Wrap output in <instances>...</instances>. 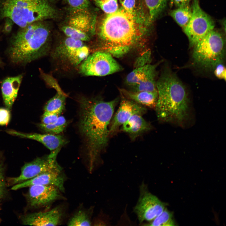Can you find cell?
<instances>
[{
	"mask_svg": "<svg viewBox=\"0 0 226 226\" xmlns=\"http://www.w3.org/2000/svg\"><path fill=\"white\" fill-rule=\"evenodd\" d=\"M136 0H119L122 8L125 11L137 17L136 10Z\"/></svg>",
	"mask_w": 226,
	"mask_h": 226,
	"instance_id": "d6a6232c",
	"label": "cell"
},
{
	"mask_svg": "<svg viewBox=\"0 0 226 226\" xmlns=\"http://www.w3.org/2000/svg\"><path fill=\"white\" fill-rule=\"evenodd\" d=\"M191 8V19L183 29L188 38L190 46L193 47L214 29L215 23L211 17L201 8L198 0H193Z\"/></svg>",
	"mask_w": 226,
	"mask_h": 226,
	"instance_id": "ba28073f",
	"label": "cell"
},
{
	"mask_svg": "<svg viewBox=\"0 0 226 226\" xmlns=\"http://www.w3.org/2000/svg\"><path fill=\"white\" fill-rule=\"evenodd\" d=\"M62 211L58 207L46 212L31 213L23 216L22 223L31 226H57L60 224L62 217Z\"/></svg>",
	"mask_w": 226,
	"mask_h": 226,
	"instance_id": "9a60e30c",
	"label": "cell"
},
{
	"mask_svg": "<svg viewBox=\"0 0 226 226\" xmlns=\"http://www.w3.org/2000/svg\"><path fill=\"white\" fill-rule=\"evenodd\" d=\"M29 187L28 199L30 205L33 207L46 206L62 197L61 191L54 186L36 185Z\"/></svg>",
	"mask_w": 226,
	"mask_h": 226,
	"instance_id": "7c38bea8",
	"label": "cell"
},
{
	"mask_svg": "<svg viewBox=\"0 0 226 226\" xmlns=\"http://www.w3.org/2000/svg\"><path fill=\"white\" fill-rule=\"evenodd\" d=\"M175 5L178 8L189 4L191 0H172Z\"/></svg>",
	"mask_w": 226,
	"mask_h": 226,
	"instance_id": "f35d334b",
	"label": "cell"
},
{
	"mask_svg": "<svg viewBox=\"0 0 226 226\" xmlns=\"http://www.w3.org/2000/svg\"><path fill=\"white\" fill-rule=\"evenodd\" d=\"M95 19L88 9L72 11L68 25L90 36L94 32Z\"/></svg>",
	"mask_w": 226,
	"mask_h": 226,
	"instance_id": "e0dca14e",
	"label": "cell"
},
{
	"mask_svg": "<svg viewBox=\"0 0 226 226\" xmlns=\"http://www.w3.org/2000/svg\"><path fill=\"white\" fill-rule=\"evenodd\" d=\"M79 101V128L86 144L89 169L91 172L107 145L108 126L118 100L106 101L83 97Z\"/></svg>",
	"mask_w": 226,
	"mask_h": 226,
	"instance_id": "6da1fadb",
	"label": "cell"
},
{
	"mask_svg": "<svg viewBox=\"0 0 226 226\" xmlns=\"http://www.w3.org/2000/svg\"><path fill=\"white\" fill-rule=\"evenodd\" d=\"M146 226H173L175 223L173 218L172 213L165 208L163 212L150 222L144 223Z\"/></svg>",
	"mask_w": 226,
	"mask_h": 226,
	"instance_id": "d4e9b609",
	"label": "cell"
},
{
	"mask_svg": "<svg viewBox=\"0 0 226 226\" xmlns=\"http://www.w3.org/2000/svg\"><path fill=\"white\" fill-rule=\"evenodd\" d=\"M44 80L56 90L55 95L46 103L44 107L45 111L56 113L60 115L65 108L67 95L64 92L57 82L46 74L43 76Z\"/></svg>",
	"mask_w": 226,
	"mask_h": 226,
	"instance_id": "d6986e66",
	"label": "cell"
},
{
	"mask_svg": "<svg viewBox=\"0 0 226 226\" xmlns=\"http://www.w3.org/2000/svg\"><path fill=\"white\" fill-rule=\"evenodd\" d=\"M158 98L155 108L159 121L181 125L188 118L189 102L185 86L169 69L156 82Z\"/></svg>",
	"mask_w": 226,
	"mask_h": 226,
	"instance_id": "3957f363",
	"label": "cell"
},
{
	"mask_svg": "<svg viewBox=\"0 0 226 226\" xmlns=\"http://www.w3.org/2000/svg\"><path fill=\"white\" fill-rule=\"evenodd\" d=\"M139 19L121 7L116 12L106 14L98 32L101 50L113 57L120 58L131 52L144 48L146 31Z\"/></svg>",
	"mask_w": 226,
	"mask_h": 226,
	"instance_id": "7a4b0ae2",
	"label": "cell"
},
{
	"mask_svg": "<svg viewBox=\"0 0 226 226\" xmlns=\"http://www.w3.org/2000/svg\"><path fill=\"white\" fill-rule=\"evenodd\" d=\"M147 111L143 106L128 99L123 96L118 110L114 115L109 128V135L115 133L132 116L143 115Z\"/></svg>",
	"mask_w": 226,
	"mask_h": 226,
	"instance_id": "4fadbf2b",
	"label": "cell"
},
{
	"mask_svg": "<svg viewBox=\"0 0 226 226\" xmlns=\"http://www.w3.org/2000/svg\"><path fill=\"white\" fill-rule=\"evenodd\" d=\"M23 78L22 75L5 78L1 84L3 100L6 108L10 110L16 99Z\"/></svg>",
	"mask_w": 226,
	"mask_h": 226,
	"instance_id": "ac0fdd59",
	"label": "cell"
},
{
	"mask_svg": "<svg viewBox=\"0 0 226 226\" xmlns=\"http://www.w3.org/2000/svg\"><path fill=\"white\" fill-rule=\"evenodd\" d=\"M193 47V62L202 67L213 70L217 64L223 62L225 40L217 30L210 31Z\"/></svg>",
	"mask_w": 226,
	"mask_h": 226,
	"instance_id": "8992f818",
	"label": "cell"
},
{
	"mask_svg": "<svg viewBox=\"0 0 226 226\" xmlns=\"http://www.w3.org/2000/svg\"><path fill=\"white\" fill-rule=\"evenodd\" d=\"M92 222L89 217L85 212L80 210L70 218L67 223L68 226H90Z\"/></svg>",
	"mask_w": 226,
	"mask_h": 226,
	"instance_id": "4316f807",
	"label": "cell"
},
{
	"mask_svg": "<svg viewBox=\"0 0 226 226\" xmlns=\"http://www.w3.org/2000/svg\"><path fill=\"white\" fill-rule=\"evenodd\" d=\"M132 87L133 89L131 91H133L157 92L155 77L146 79Z\"/></svg>",
	"mask_w": 226,
	"mask_h": 226,
	"instance_id": "f1b7e54d",
	"label": "cell"
},
{
	"mask_svg": "<svg viewBox=\"0 0 226 226\" xmlns=\"http://www.w3.org/2000/svg\"><path fill=\"white\" fill-rule=\"evenodd\" d=\"M119 91L122 95L125 98L143 106L155 108L157 104L158 98L157 92H135L124 89H120Z\"/></svg>",
	"mask_w": 226,
	"mask_h": 226,
	"instance_id": "44dd1931",
	"label": "cell"
},
{
	"mask_svg": "<svg viewBox=\"0 0 226 226\" xmlns=\"http://www.w3.org/2000/svg\"><path fill=\"white\" fill-rule=\"evenodd\" d=\"M6 132L12 135L37 141L51 151L61 148L67 143V140L63 136L53 134L26 133L11 130H8Z\"/></svg>",
	"mask_w": 226,
	"mask_h": 226,
	"instance_id": "2e32d148",
	"label": "cell"
},
{
	"mask_svg": "<svg viewBox=\"0 0 226 226\" xmlns=\"http://www.w3.org/2000/svg\"><path fill=\"white\" fill-rule=\"evenodd\" d=\"M165 208L164 204L150 192L147 185L143 182L139 187V196L133 212L140 224L151 222Z\"/></svg>",
	"mask_w": 226,
	"mask_h": 226,
	"instance_id": "9c48e42d",
	"label": "cell"
},
{
	"mask_svg": "<svg viewBox=\"0 0 226 226\" xmlns=\"http://www.w3.org/2000/svg\"><path fill=\"white\" fill-rule=\"evenodd\" d=\"M62 30L67 37L83 41H87L90 39L89 34L68 25L63 27Z\"/></svg>",
	"mask_w": 226,
	"mask_h": 226,
	"instance_id": "83f0119b",
	"label": "cell"
},
{
	"mask_svg": "<svg viewBox=\"0 0 226 226\" xmlns=\"http://www.w3.org/2000/svg\"><path fill=\"white\" fill-rule=\"evenodd\" d=\"M168 0H143L147 10L148 24L153 21L165 8Z\"/></svg>",
	"mask_w": 226,
	"mask_h": 226,
	"instance_id": "603a6c76",
	"label": "cell"
},
{
	"mask_svg": "<svg viewBox=\"0 0 226 226\" xmlns=\"http://www.w3.org/2000/svg\"><path fill=\"white\" fill-rule=\"evenodd\" d=\"M122 126L121 131L127 133L132 140L152 128L150 124L138 115L132 116Z\"/></svg>",
	"mask_w": 226,
	"mask_h": 226,
	"instance_id": "ffe728a7",
	"label": "cell"
},
{
	"mask_svg": "<svg viewBox=\"0 0 226 226\" xmlns=\"http://www.w3.org/2000/svg\"><path fill=\"white\" fill-rule=\"evenodd\" d=\"M3 166V161L0 156V199L4 196L5 190V183Z\"/></svg>",
	"mask_w": 226,
	"mask_h": 226,
	"instance_id": "8d00e7d4",
	"label": "cell"
},
{
	"mask_svg": "<svg viewBox=\"0 0 226 226\" xmlns=\"http://www.w3.org/2000/svg\"><path fill=\"white\" fill-rule=\"evenodd\" d=\"M5 21L3 28V31L5 34H8L11 32L14 23L10 19H5Z\"/></svg>",
	"mask_w": 226,
	"mask_h": 226,
	"instance_id": "74e56055",
	"label": "cell"
},
{
	"mask_svg": "<svg viewBox=\"0 0 226 226\" xmlns=\"http://www.w3.org/2000/svg\"><path fill=\"white\" fill-rule=\"evenodd\" d=\"M96 5L106 14L113 13L118 9V0H94Z\"/></svg>",
	"mask_w": 226,
	"mask_h": 226,
	"instance_id": "f546056e",
	"label": "cell"
},
{
	"mask_svg": "<svg viewBox=\"0 0 226 226\" xmlns=\"http://www.w3.org/2000/svg\"><path fill=\"white\" fill-rule=\"evenodd\" d=\"M89 50L83 41L67 37L54 51L53 56L76 66L89 55Z\"/></svg>",
	"mask_w": 226,
	"mask_h": 226,
	"instance_id": "8fae6325",
	"label": "cell"
},
{
	"mask_svg": "<svg viewBox=\"0 0 226 226\" xmlns=\"http://www.w3.org/2000/svg\"><path fill=\"white\" fill-rule=\"evenodd\" d=\"M11 119L10 110L7 108H0V125L6 126Z\"/></svg>",
	"mask_w": 226,
	"mask_h": 226,
	"instance_id": "d590c367",
	"label": "cell"
},
{
	"mask_svg": "<svg viewBox=\"0 0 226 226\" xmlns=\"http://www.w3.org/2000/svg\"><path fill=\"white\" fill-rule=\"evenodd\" d=\"M215 76L218 78L226 80V68L223 62L217 64L213 69Z\"/></svg>",
	"mask_w": 226,
	"mask_h": 226,
	"instance_id": "e575fe53",
	"label": "cell"
},
{
	"mask_svg": "<svg viewBox=\"0 0 226 226\" xmlns=\"http://www.w3.org/2000/svg\"><path fill=\"white\" fill-rule=\"evenodd\" d=\"M72 11L88 9L89 0H64Z\"/></svg>",
	"mask_w": 226,
	"mask_h": 226,
	"instance_id": "4dcf8cb0",
	"label": "cell"
},
{
	"mask_svg": "<svg viewBox=\"0 0 226 226\" xmlns=\"http://www.w3.org/2000/svg\"><path fill=\"white\" fill-rule=\"evenodd\" d=\"M60 150L58 148L47 156L37 158L26 163L21 169L20 175L11 179V182L16 184L31 179L43 173L52 170H62L56 161L57 155Z\"/></svg>",
	"mask_w": 226,
	"mask_h": 226,
	"instance_id": "30bf717a",
	"label": "cell"
},
{
	"mask_svg": "<svg viewBox=\"0 0 226 226\" xmlns=\"http://www.w3.org/2000/svg\"><path fill=\"white\" fill-rule=\"evenodd\" d=\"M65 176L62 170H52L43 173L25 181L15 184L11 189L16 190L33 185L52 186L57 187L62 192L65 191Z\"/></svg>",
	"mask_w": 226,
	"mask_h": 226,
	"instance_id": "5bb4252c",
	"label": "cell"
},
{
	"mask_svg": "<svg viewBox=\"0 0 226 226\" xmlns=\"http://www.w3.org/2000/svg\"><path fill=\"white\" fill-rule=\"evenodd\" d=\"M60 114L45 111L41 117V123L44 124H49L56 122Z\"/></svg>",
	"mask_w": 226,
	"mask_h": 226,
	"instance_id": "836d02e7",
	"label": "cell"
},
{
	"mask_svg": "<svg viewBox=\"0 0 226 226\" xmlns=\"http://www.w3.org/2000/svg\"></svg>",
	"mask_w": 226,
	"mask_h": 226,
	"instance_id": "ab89813d",
	"label": "cell"
},
{
	"mask_svg": "<svg viewBox=\"0 0 226 226\" xmlns=\"http://www.w3.org/2000/svg\"><path fill=\"white\" fill-rule=\"evenodd\" d=\"M158 64L150 63L135 68L127 75L126 82L129 86H133L149 78L155 77L156 68Z\"/></svg>",
	"mask_w": 226,
	"mask_h": 226,
	"instance_id": "7402d4cb",
	"label": "cell"
},
{
	"mask_svg": "<svg viewBox=\"0 0 226 226\" xmlns=\"http://www.w3.org/2000/svg\"><path fill=\"white\" fill-rule=\"evenodd\" d=\"M113 57L103 51H95L82 62L80 72L85 76L101 77L120 71L122 68Z\"/></svg>",
	"mask_w": 226,
	"mask_h": 226,
	"instance_id": "52a82bcc",
	"label": "cell"
},
{
	"mask_svg": "<svg viewBox=\"0 0 226 226\" xmlns=\"http://www.w3.org/2000/svg\"><path fill=\"white\" fill-rule=\"evenodd\" d=\"M67 122L65 117L59 116L57 121L49 124L40 123L39 127L44 132L51 134H58L63 132L66 128Z\"/></svg>",
	"mask_w": 226,
	"mask_h": 226,
	"instance_id": "484cf974",
	"label": "cell"
},
{
	"mask_svg": "<svg viewBox=\"0 0 226 226\" xmlns=\"http://www.w3.org/2000/svg\"><path fill=\"white\" fill-rule=\"evenodd\" d=\"M151 58V53L149 50L143 51L136 59L134 67L137 68L150 64Z\"/></svg>",
	"mask_w": 226,
	"mask_h": 226,
	"instance_id": "1f68e13d",
	"label": "cell"
},
{
	"mask_svg": "<svg viewBox=\"0 0 226 226\" xmlns=\"http://www.w3.org/2000/svg\"><path fill=\"white\" fill-rule=\"evenodd\" d=\"M170 15L183 29L189 22L192 16L191 7L189 4L178 7L170 11Z\"/></svg>",
	"mask_w": 226,
	"mask_h": 226,
	"instance_id": "cb8c5ba5",
	"label": "cell"
},
{
	"mask_svg": "<svg viewBox=\"0 0 226 226\" xmlns=\"http://www.w3.org/2000/svg\"><path fill=\"white\" fill-rule=\"evenodd\" d=\"M59 15L54 0H0V19L9 18L20 28Z\"/></svg>",
	"mask_w": 226,
	"mask_h": 226,
	"instance_id": "5b68a950",
	"label": "cell"
},
{
	"mask_svg": "<svg viewBox=\"0 0 226 226\" xmlns=\"http://www.w3.org/2000/svg\"><path fill=\"white\" fill-rule=\"evenodd\" d=\"M43 21L35 22L20 28L13 35L8 51L12 62L25 64L46 54L50 31Z\"/></svg>",
	"mask_w": 226,
	"mask_h": 226,
	"instance_id": "277c9868",
	"label": "cell"
}]
</instances>
